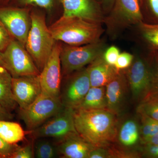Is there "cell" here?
I'll return each mask as SVG.
<instances>
[{"label":"cell","mask_w":158,"mask_h":158,"mask_svg":"<svg viewBox=\"0 0 158 158\" xmlns=\"http://www.w3.org/2000/svg\"><path fill=\"white\" fill-rule=\"evenodd\" d=\"M116 114L107 109L74 110L73 120L77 133L95 148H105L117 135Z\"/></svg>","instance_id":"obj_1"},{"label":"cell","mask_w":158,"mask_h":158,"mask_svg":"<svg viewBox=\"0 0 158 158\" xmlns=\"http://www.w3.org/2000/svg\"><path fill=\"white\" fill-rule=\"evenodd\" d=\"M49 29L55 40L74 46L96 42L103 32L99 23L74 17L62 16Z\"/></svg>","instance_id":"obj_2"},{"label":"cell","mask_w":158,"mask_h":158,"mask_svg":"<svg viewBox=\"0 0 158 158\" xmlns=\"http://www.w3.org/2000/svg\"><path fill=\"white\" fill-rule=\"evenodd\" d=\"M30 16L31 28L25 47L40 72L50 56L56 40L43 16L33 13Z\"/></svg>","instance_id":"obj_3"},{"label":"cell","mask_w":158,"mask_h":158,"mask_svg":"<svg viewBox=\"0 0 158 158\" xmlns=\"http://www.w3.org/2000/svg\"><path fill=\"white\" fill-rule=\"evenodd\" d=\"M104 45L98 40L83 46H66L61 48L60 60L62 72L68 75L90 64L103 54Z\"/></svg>","instance_id":"obj_4"},{"label":"cell","mask_w":158,"mask_h":158,"mask_svg":"<svg viewBox=\"0 0 158 158\" xmlns=\"http://www.w3.org/2000/svg\"><path fill=\"white\" fill-rule=\"evenodd\" d=\"M60 97L42 92L38 98L24 110H20L21 118L29 131L37 129L64 108Z\"/></svg>","instance_id":"obj_5"},{"label":"cell","mask_w":158,"mask_h":158,"mask_svg":"<svg viewBox=\"0 0 158 158\" xmlns=\"http://www.w3.org/2000/svg\"><path fill=\"white\" fill-rule=\"evenodd\" d=\"M2 54L6 69L12 77L39 75L40 74L24 46L16 40H12Z\"/></svg>","instance_id":"obj_6"},{"label":"cell","mask_w":158,"mask_h":158,"mask_svg":"<svg viewBox=\"0 0 158 158\" xmlns=\"http://www.w3.org/2000/svg\"><path fill=\"white\" fill-rule=\"evenodd\" d=\"M74 110L65 107L36 129L30 131L35 139L45 138L60 140L77 133L73 120Z\"/></svg>","instance_id":"obj_7"},{"label":"cell","mask_w":158,"mask_h":158,"mask_svg":"<svg viewBox=\"0 0 158 158\" xmlns=\"http://www.w3.org/2000/svg\"><path fill=\"white\" fill-rule=\"evenodd\" d=\"M127 69L126 77L133 97L136 100L141 102L150 90L151 68L144 59L136 57Z\"/></svg>","instance_id":"obj_8"},{"label":"cell","mask_w":158,"mask_h":158,"mask_svg":"<svg viewBox=\"0 0 158 158\" xmlns=\"http://www.w3.org/2000/svg\"><path fill=\"white\" fill-rule=\"evenodd\" d=\"M62 46L56 44L39 75L42 92L54 97H60L61 67L60 52Z\"/></svg>","instance_id":"obj_9"},{"label":"cell","mask_w":158,"mask_h":158,"mask_svg":"<svg viewBox=\"0 0 158 158\" xmlns=\"http://www.w3.org/2000/svg\"><path fill=\"white\" fill-rule=\"evenodd\" d=\"M31 16L25 9L0 8V21L11 37L25 45L31 27Z\"/></svg>","instance_id":"obj_10"},{"label":"cell","mask_w":158,"mask_h":158,"mask_svg":"<svg viewBox=\"0 0 158 158\" xmlns=\"http://www.w3.org/2000/svg\"><path fill=\"white\" fill-rule=\"evenodd\" d=\"M12 93L20 110L28 107L42 93L39 75L13 77Z\"/></svg>","instance_id":"obj_11"},{"label":"cell","mask_w":158,"mask_h":158,"mask_svg":"<svg viewBox=\"0 0 158 158\" xmlns=\"http://www.w3.org/2000/svg\"><path fill=\"white\" fill-rule=\"evenodd\" d=\"M91 87L87 69L79 72L69 81L60 94L65 107L76 110Z\"/></svg>","instance_id":"obj_12"},{"label":"cell","mask_w":158,"mask_h":158,"mask_svg":"<svg viewBox=\"0 0 158 158\" xmlns=\"http://www.w3.org/2000/svg\"><path fill=\"white\" fill-rule=\"evenodd\" d=\"M65 17H78L93 22L102 21V14L92 0H61Z\"/></svg>","instance_id":"obj_13"},{"label":"cell","mask_w":158,"mask_h":158,"mask_svg":"<svg viewBox=\"0 0 158 158\" xmlns=\"http://www.w3.org/2000/svg\"><path fill=\"white\" fill-rule=\"evenodd\" d=\"M56 147L57 153L63 158H88L90 152L95 148L77 133L57 140Z\"/></svg>","instance_id":"obj_14"},{"label":"cell","mask_w":158,"mask_h":158,"mask_svg":"<svg viewBox=\"0 0 158 158\" xmlns=\"http://www.w3.org/2000/svg\"><path fill=\"white\" fill-rule=\"evenodd\" d=\"M127 83L126 76L120 70L106 86L107 108L115 114L119 113L123 106Z\"/></svg>","instance_id":"obj_15"},{"label":"cell","mask_w":158,"mask_h":158,"mask_svg":"<svg viewBox=\"0 0 158 158\" xmlns=\"http://www.w3.org/2000/svg\"><path fill=\"white\" fill-rule=\"evenodd\" d=\"M103 54L91 62L87 69L91 87H106L119 71L105 61Z\"/></svg>","instance_id":"obj_16"},{"label":"cell","mask_w":158,"mask_h":158,"mask_svg":"<svg viewBox=\"0 0 158 158\" xmlns=\"http://www.w3.org/2000/svg\"><path fill=\"white\" fill-rule=\"evenodd\" d=\"M113 15L126 24L139 23L143 19L138 0H116Z\"/></svg>","instance_id":"obj_17"},{"label":"cell","mask_w":158,"mask_h":158,"mask_svg":"<svg viewBox=\"0 0 158 158\" xmlns=\"http://www.w3.org/2000/svg\"><path fill=\"white\" fill-rule=\"evenodd\" d=\"M12 76L6 68L0 67V104L10 112L16 107L12 89Z\"/></svg>","instance_id":"obj_18"},{"label":"cell","mask_w":158,"mask_h":158,"mask_svg":"<svg viewBox=\"0 0 158 158\" xmlns=\"http://www.w3.org/2000/svg\"><path fill=\"white\" fill-rule=\"evenodd\" d=\"M103 109H107L106 87H91L83 101L76 110H96Z\"/></svg>","instance_id":"obj_19"},{"label":"cell","mask_w":158,"mask_h":158,"mask_svg":"<svg viewBox=\"0 0 158 158\" xmlns=\"http://www.w3.org/2000/svg\"><path fill=\"white\" fill-rule=\"evenodd\" d=\"M26 132L18 123L0 120V138L11 144H17L25 137Z\"/></svg>","instance_id":"obj_20"},{"label":"cell","mask_w":158,"mask_h":158,"mask_svg":"<svg viewBox=\"0 0 158 158\" xmlns=\"http://www.w3.org/2000/svg\"><path fill=\"white\" fill-rule=\"evenodd\" d=\"M139 138L140 130L135 120L130 119L125 121L118 133L120 143L125 147H132L137 144Z\"/></svg>","instance_id":"obj_21"},{"label":"cell","mask_w":158,"mask_h":158,"mask_svg":"<svg viewBox=\"0 0 158 158\" xmlns=\"http://www.w3.org/2000/svg\"><path fill=\"white\" fill-rule=\"evenodd\" d=\"M34 153L38 158L56 157L57 153L56 147L48 140H39L34 146Z\"/></svg>","instance_id":"obj_22"},{"label":"cell","mask_w":158,"mask_h":158,"mask_svg":"<svg viewBox=\"0 0 158 158\" xmlns=\"http://www.w3.org/2000/svg\"><path fill=\"white\" fill-rule=\"evenodd\" d=\"M138 113L141 117V133L143 141L158 133V121L144 113Z\"/></svg>","instance_id":"obj_23"},{"label":"cell","mask_w":158,"mask_h":158,"mask_svg":"<svg viewBox=\"0 0 158 158\" xmlns=\"http://www.w3.org/2000/svg\"><path fill=\"white\" fill-rule=\"evenodd\" d=\"M138 112L158 121V97L148 96L141 102Z\"/></svg>","instance_id":"obj_24"},{"label":"cell","mask_w":158,"mask_h":158,"mask_svg":"<svg viewBox=\"0 0 158 158\" xmlns=\"http://www.w3.org/2000/svg\"><path fill=\"white\" fill-rule=\"evenodd\" d=\"M139 25L144 39L153 47L158 49V24H150L142 21Z\"/></svg>","instance_id":"obj_25"},{"label":"cell","mask_w":158,"mask_h":158,"mask_svg":"<svg viewBox=\"0 0 158 158\" xmlns=\"http://www.w3.org/2000/svg\"><path fill=\"white\" fill-rule=\"evenodd\" d=\"M34 157V146L33 143H30L23 147L19 146L11 156V158H33Z\"/></svg>","instance_id":"obj_26"},{"label":"cell","mask_w":158,"mask_h":158,"mask_svg":"<svg viewBox=\"0 0 158 158\" xmlns=\"http://www.w3.org/2000/svg\"><path fill=\"white\" fill-rule=\"evenodd\" d=\"M134 59V56L131 54L127 52L122 53L119 54L114 66L118 71L128 68Z\"/></svg>","instance_id":"obj_27"},{"label":"cell","mask_w":158,"mask_h":158,"mask_svg":"<svg viewBox=\"0 0 158 158\" xmlns=\"http://www.w3.org/2000/svg\"><path fill=\"white\" fill-rule=\"evenodd\" d=\"M19 147L17 144H11L0 138V158H11Z\"/></svg>","instance_id":"obj_28"},{"label":"cell","mask_w":158,"mask_h":158,"mask_svg":"<svg viewBox=\"0 0 158 158\" xmlns=\"http://www.w3.org/2000/svg\"><path fill=\"white\" fill-rule=\"evenodd\" d=\"M120 54L119 49L116 46H112L103 54L105 61L109 65L114 66Z\"/></svg>","instance_id":"obj_29"},{"label":"cell","mask_w":158,"mask_h":158,"mask_svg":"<svg viewBox=\"0 0 158 158\" xmlns=\"http://www.w3.org/2000/svg\"><path fill=\"white\" fill-rule=\"evenodd\" d=\"M11 36L7 29L0 21V51L3 52L9 44Z\"/></svg>","instance_id":"obj_30"},{"label":"cell","mask_w":158,"mask_h":158,"mask_svg":"<svg viewBox=\"0 0 158 158\" xmlns=\"http://www.w3.org/2000/svg\"><path fill=\"white\" fill-rule=\"evenodd\" d=\"M152 78L151 86L149 93L147 97L149 96L158 97V56L156 60L155 67L154 69H152Z\"/></svg>","instance_id":"obj_31"},{"label":"cell","mask_w":158,"mask_h":158,"mask_svg":"<svg viewBox=\"0 0 158 158\" xmlns=\"http://www.w3.org/2000/svg\"><path fill=\"white\" fill-rule=\"evenodd\" d=\"M21 3L26 5H34L46 9L52 8L53 0H20Z\"/></svg>","instance_id":"obj_32"},{"label":"cell","mask_w":158,"mask_h":158,"mask_svg":"<svg viewBox=\"0 0 158 158\" xmlns=\"http://www.w3.org/2000/svg\"><path fill=\"white\" fill-rule=\"evenodd\" d=\"M110 158L109 152L105 148L98 147L94 148L89 154L88 158Z\"/></svg>","instance_id":"obj_33"},{"label":"cell","mask_w":158,"mask_h":158,"mask_svg":"<svg viewBox=\"0 0 158 158\" xmlns=\"http://www.w3.org/2000/svg\"><path fill=\"white\" fill-rule=\"evenodd\" d=\"M143 153L146 157L158 158V145H145Z\"/></svg>","instance_id":"obj_34"},{"label":"cell","mask_w":158,"mask_h":158,"mask_svg":"<svg viewBox=\"0 0 158 158\" xmlns=\"http://www.w3.org/2000/svg\"><path fill=\"white\" fill-rule=\"evenodd\" d=\"M13 118L11 112L0 104V120H11Z\"/></svg>","instance_id":"obj_35"},{"label":"cell","mask_w":158,"mask_h":158,"mask_svg":"<svg viewBox=\"0 0 158 158\" xmlns=\"http://www.w3.org/2000/svg\"><path fill=\"white\" fill-rule=\"evenodd\" d=\"M148 1L152 12L158 19V0H148Z\"/></svg>","instance_id":"obj_36"},{"label":"cell","mask_w":158,"mask_h":158,"mask_svg":"<svg viewBox=\"0 0 158 158\" xmlns=\"http://www.w3.org/2000/svg\"><path fill=\"white\" fill-rule=\"evenodd\" d=\"M144 145H158V133L143 141Z\"/></svg>","instance_id":"obj_37"},{"label":"cell","mask_w":158,"mask_h":158,"mask_svg":"<svg viewBox=\"0 0 158 158\" xmlns=\"http://www.w3.org/2000/svg\"><path fill=\"white\" fill-rule=\"evenodd\" d=\"M0 67H3L6 68V65L3 60L2 54L1 51H0Z\"/></svg>","instance_id":"obj_38"},{"label":"cell","mask_w":158,"mask_h":158,"mask_svg":"<svg viewBox=\"0 0 158 158\" xmlns=\"http://www.w3.org/2000/svg\"><path fill=\"white\" fill-rule=\"evenodd\" d=\"M112 1H113V0H105V2L107 3V4H110Z\"/></svg>","instance_id":"obj_39"},{"label":"cell","mask_w":158,"mask_h":158,"mask_svg":"<svg viewBox=\"0 0 158 158\" xmlns=\"http://www.w3.org/2000/svg\"><path fill=\"white\" fill-rule=\"evenodd\" d=\"M138 1H139V2H141V0H138Z\"/></svg>","instance_id":"obj_40"}]
</instances>
